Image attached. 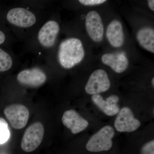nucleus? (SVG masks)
I'll use <instances>...</instances> for the list:
<instances>
[{
	"instance_id": "1",
	"label": "nucleus",
	"mask_w": 154,
	"mask_h": 154,
	"mask_svg": "<svg viewBox=\"0 0 154 154\" xmlns=\"http://www.w3.org/2000/svg\"><path fill=\"white\" fill-rule=\"evenodd\" d=\"M35 12L24 7L16 6L0 9V25L7 29L28 30L33 29L38 23Z\"/></svg>"
},
{
	"instance_id": "2",
	"label": "nucleus",
	"mask_w": 154,
	"mask_h": 154,
	"mask_svg": "<svg viewBox=\"0 0 154 154\" xmlns=\"http://www.w3.org/2000/svg\"><path fill=\"white\" fill-rule=\"evenodd\" d=\"M85 57L82 42L79 38L69 37L61 42L58 47L56 59L61 67L70 69L81 63Z\"/></svg>"
},
{
	"instance_id": "3",
	"label": "nucleus",
	"mask_w": 154,
	"mask_h": 154,
	"mask_svg": "<svg viewBox=\"0 0 154 154\" xmlns=\"http://www.w3.org/2000/svg\"><path fill=\"white\" fill-rule=\"evenodd\" d=\"M60 25L57 20L49 19L42 24L33 36L34 48L39 52L50 54V51L55 46Z\"/></svg>"
},
{
	"instance_id": "4",
	"label": "nucleus",
	"mask_w": 154,
	"mask_h": 154,
	"mask_svg": "<svg viewBox=\"0 0 154 154\" xmlns=\"http://www.w3.org/2000/svg\"><path fill=\"white\" fill-rule=\"evenodd\" d=\"M114 135L115 131L112 127L104 126L91 137L86 144V149L93 152L110 150L113 146L112 139Z\"/></svg>"
},
{
	"instance_id": "5",
	"label": "nucleus",
	"mask_w": 154,
	"mask_h": 154,
	"mask_svg": "<svg viewBox=\"0 0 154 154\" xmlns=\"http://www.w3.org/2000/svg\"><path fill=\"white\" fill-rule=\"evenodd\" d=\"M42 66L36 65L23 69L17 76V82L20 85L30 88H37L45 84L47 75Z\"/></svg>"
},
{
	"instance_id": "6",
	"label": "nucleus",
	"mask_w": 154,
	"mask_h": 154,
	"mask_svg": "<svg viewBox=\"0 0 154 154\" xmlns=\"http://www.w3.org/2000/svg\"><path fill=\"white\" fill-rule=\"evenodd\" d=\"M44 127L40 122H34L25 130L21 141L23 151L30 152L36 150L41 143L44 137Z\"/></svg>"
},
{
	"instance_id": "7",
	"label": "nucleus",
	"mask_w": 154,
	"mask_h": 154,
	"mask_svg": "<svg viewBox=\"0 0 154 154\" xmlns=\"http://www.w3.org/2000/svg\"><path fill=\"white\" fill-rule=\"evenodd\" d=\"M110 85L111 83L107 72L98 69L90 76L85 86V91L90 95L99 94L108 91Z\"/></svg>"
},
{
	"instance_id": "8",
	"label": "nucleus",
	"mask_w": 154,
	"mask_h": 154,
	"mask_svg": "<svg viewBox=\"0 0 154 154\" xmlns=\"http://www.w3.org/2000/svg\"><path fill=\"white\" fill-rule=\"evenodd\" d=\"M4 113L11 126L16 129L25 127L29 118V110L22 104H13L7 106Z\"/></svg>"
},
{
	"instance_id": "9",
	"label": "nucleus",
	"mask_w": 154,
	"mask_h": 154,
	"mask_svg": "<svg viewBox=\"0 0 154 154\" xmlns=\"http://www.w3.org/2000/svg\"><path fill=\"white\" fill-rule=\"evenodd\" d=\"M141 123L134 117L130 107H122L117 114L114 121L115 129L119 132H131L137 130Z\"/></svg>"
},
{
	"instance_id": "10",
	"label": "nucleus",
	"mask_w": 154,
	"mask_h": 154,
	"mask_svg": "<svg viewBox=\"0 0 154 154\" xmlns=\"http://www.w3.org/2000/svg\"><path fill=\"white\" fill-rule=\"evenodd\" d=\"M85 27L88 35L93 41L100 42L104 36V28L102 18L98 12L90 11L86 15Z\"/></svg>"
},
{
	"instance_id": "11",
	"label": "nucleus",
	"mask_w": 154,
	"mask_h": 154,
	"mask_svg": "<svg viewBox=\"0 0 154 154\" xmlns=\"http://www.w3.org/2000/svg\"><path fill=\"white\" fill-rule=\"evenodd\" d=\"M62 121L64 125L70 130L72 133L74 134L85 130L89 125L88 121L73 109L65 111L62 118Z\"/></svg>"
},
{
	"instance_id": "12",
	"label": "nucleus",
	"mask_w": 154,
	"mask_h": 154,
	"mask_svg": "<svg viewBox=\"0 0 154 154\" xmlns=\"http://www.w3.org/2000/svg\"><path fill=\"white\" fill-rule=\"evenodd\" d=\"M91 99L93 103L108 116L116 115L120 110L118 104L119 97L117 95H110L104 99L100 94H96L92 96Z\"/></svg>"
},
{
	"instance_id": "13",
	"label": "nucleus",
	"mask_w": 154,
	"mask_h": 154,
	"mask_svg": "<svg viewBox=\"0 0 154 154\" xmlns=\"http://www.w3.org/2000/svg\"><path fill=\"white\" fill-rule=\"evenodd\" d=\"M101 60L104 64L110 67L117 73L125 71L129 65L128 58L123 52L105 54L101 57Z\"/></svg>"
},
{
	"instance_id": "14",
	"label": "nucleus",
	"mask_w": 154,
	"mask_h": 154,
	"mask_svg": "<svg viewBox=\"0 0 154 154\" xmlns=\"http://www.w3.org/2000/svg\"><path fill=\"white\" fill-rule=\"evenodd\" d=\"M106 37L110 44L114 48H119L124 42V34L121 22L113 20L110 22L106 30Z\"/></svg>"
},
{
	"instance_id": "15",
	"label": "nucleus",
	"mask_w": 154,
	"mask_h": 154,
	"mask_svg": "<svg viewBox=\"0 0 154 154\" xmlns=\"http://www.w3.org/2000/svg\"><path fill=\"white\" fill-rule=\"evenodd\" d=\"M137 38L139 43L144 49L154 53V30L152 28L145 27L138 30Z\"/></svg>"
},
{
	"instance_id": "16",
	"label": "nucleus",
	"mask_w": 154,
	"mask_h": 154,
	"mask_svg": "<svg viewBox=\"0 0 154 154\" xmlns=\"http://www.w3.org/2000/svg\"><path fill=\"white\" fill-rule=\"evenodd\" d=\"M15 65V58L9 48L0 46V75L10 71Z\"/></svg>"
},
{
	"instance_id": "17",
	"label": "nucleus",
	"mask_w": 154,
	"mask_h": 154,
	"mask_svg": "<svg viewBox=\"0 0 154 154\" xmlns=\"http://www.w3.org/2000/svg\"><path fill=\"white\" fill-rule=\"evenodd\" d=\"M12 41L13 38L10 30L0 25V46L9 48Z\"/></svg>"
},
{
	"instance_id": "18",
	"label": "nucleus",
	"mask_w": 154,
	"mask_h": 154,
	"mask_svg": "<svg viewBox=\"0 0 154 154\" xmlns=\"http://www.w3.org/2000/svg\"><path fill=\"white\" fill-rule=\"evenodd\" d=\"M10 136L8 125L5 119L0 117V144L5 143Z\"/></svg>"
},
{
	"instance_id": "19",
	"label": "nucleus",
	"mask_w": 154,
	"mask_h": 154,
	"mask_svg": "<svg viewBox=\"0 0 154 154\" xmlns=\"http://www.w3.org/2000/svg\"><path fill=\"white\" fill-rule=\"evenodd\" d=\"M140 154H154V140L143 145L140 149Z\"/></svg>"
},
{
	"instance_id": "20",
	"label": "nucleus",
	"mask_w": 154,
	"mask_h": 154,
	"mask_svg": "<svg viewBox=\"0 0 154 154\" xmlns=\"http://www.w3.org/2000/svg\"><path fill=\"white\" fill-rule=\"evenodd\" d=\"M106 2L105 0H79V2L83 5L96 6L102 5Z\"/></svg>"
},
{
	"instance_id": "21",
	"label": "nucleus",
	"mask_w": 154,
	"mask_h": 154,
	"mask_svg": "<svg viewBox=\"0 0 154 154\" xmlns=\"http://www.w3.org/2000/svg\"><path fill=\"white\" fill-rule=\"evenodd\" d=\"M148 5L149 7L152 11H154V0H149L148 1Z\"/></svg>"
},
{
	"instance_id": "22",
	"label": "nucleus",
	"mask_w": 154,
	"mask_h": 154,
	"mask_svg": "<svg viewBox=\"0 0 154 154\" xmlns=\"http://www.w3.org/2000/svg\"><path fill=\"white\" fill-rule=\"evenodd\" d=\"M152 85L153 87H154V78H153L152 80Z\"/></svg>"
},
{
	"instance_id": "23",
	"label": "nucleus",
	"mask_w": 154,
	"mask_h": 154,
	"mask_svg": "<svg viewBox=\"0 0 154 154\" xmlns=\"http://www.w3.org/2000/svg\"><path fill=\"white\" fill-rule=\"evenodd\" d=\"M2 5H1V2H0V9L2 8Z\"/></svg>"
}]
</instances>
